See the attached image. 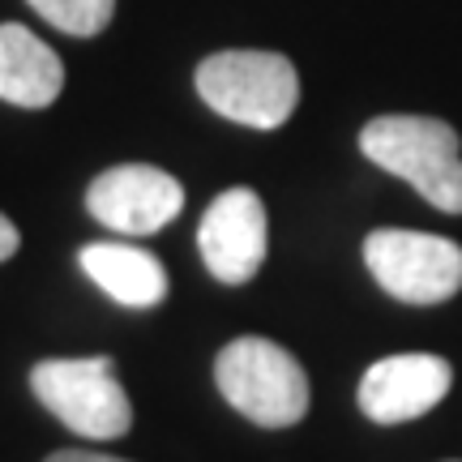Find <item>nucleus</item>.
Here are the masks:
<instances>
[{
	"label": "nucleus",
	"mask_w": 462,
	"mask_h": 462,
	"mask_svg": "<svg viewBox=\"0 0 462 462\" xmlns=\"http://www.w3.org/2000/svg\"><path fill=\"white\" fill-rule=\"evenodd\" d=\"M364 159H373L381 171L407 180L420 198L462 215V154L458 129L437 116H377L360 129Z\"/></svg>",
	"instance_id": "obj_1"
},
{
	"label": "nucleus",
	"mask_w": 462,
	"mask_h": 462,
	"mask_svg": "<svg viewBox=\"0 0 462 462\" xmlns=\"http://www.w3.org/2000/svg\"><path fill=\"white\" fill-rule=\"evenodd\" d=\"M198 95L245 129H279L300 103V73L282 51H215L198 65Z\"/></svg>",
	"instance_id": "obj_2"
},
{
	"label": "nucleus",
	"mask_w": 462,
	"mask_h": 462,
	"mask_svg": "<svg viewBox=\"0 0 462 462\" xmlns=\"http://www.w3.org/2000/svg\"><path fill=\"white\" fill-rule=\"evenodd\" d=\"M215 381L236 411L262 429H291L309 411V377L287 346L270 338H236L218 351Z\"/></svg>",
	"instance_id": "obj_3"
},
{
	"label": "nucleus",
	"mask_w": 462,
	"mask_h": 462,
	"mask_svg": "<svg viewBox=\"0 0 462 462\" xmlns=\"http://www.w3.org/2000/svg\"><path fill=\"white\" fill-rule=\"evenodd\" d=\"M31 390L69 432L86 441H116L133 429V402L107 356L34 364Z\"/></svg>",
	"instance_id": "obj_4"
},
{
	"label": "nucleus",
	"mask_w": 462,
	"mask_h": 462,
	"mask_svg": "<svg viewBox=\"0 0 462 462\" xmlns=\"http://www.w3.org/2000/svg\"><path fill=\"white\" fill-rule=\"evenodd\" d=\"M364 262L402 304H446L462 291V248L449 236H429V231H402L381 227L364 240Z\"/></svg>",
	"instance_id": "obj_5"
},
{
	"label": "nucleus",
	"mask_w": 462,
	"mask_h": 462,
	"mask_svg": "<svg viewBox=\"0 0 462 462\" xmlns=\"http://www.w3.org/2000/svg\"><path fill=\"white\" fill-rule=\"evenodd\" d=\"M86 206L103 227L120 236H154L184 210V184L163 167L120 163L90 180Z\"/></svg>",
	"instance_id": "obj_6"
},
{
	"label": "nucleus",
	"mask_w": 462,
	"mask_h": 462,
	"mask_svg": "<svg viewBox=\"0 0 462 462\" xmlns=\"http://www.w3.org/2000/svg\"><path fill=\"white\" fill-rule=\"evenodd\" d=\"M265 206L253 189H227L210 201V210L201 215L198 248L206 270L227 287L248 282L265 262Z\"/></svg>",
	"instance_id": "obj_7"
},
{
	"label": "nucleus",
	"mask_w": 462,
	"mask_h": 462,
	"mask_svg": "<svg viewBox=\"0 0 462 462\" xmlns=\"http://www.w3.org/2000/svg\"><path fill=\"white\" fill-rule=\"evenodd\" d=\"M454 385V368L441 356L429 351H407V356H385L360 381V411L377 424H407L429 415Z\"/></svg>",
	"instance_id": "obj_8"
},
{
	"label": "nucleus",
	"mask_w": 462,
	"mask_h": 462,
	"mask_svg": "<svg viewBox=\"0 0 462 462\" xmlns=\"http://www.w3.org/2000/svg\"><path fill=\"white\" fill-rule=\"evenodd\" d=\"M65 90L60 56L17 22L0 26V99L14 107H48Z\"/></svg>",
	"instance_id": "obj_9"
},
{
	"label": "nucleus",
	"mask_w": 462,
	"mask_h": 462,
	"mask_svg": "<svg viewBox=\"0 0 462 462\" xmlns=\"http://www.w3.org/2000/svg\"><path fill=\"white\" fill-rule=\"evenodd\" d=\"M78 262L90 274V282H99L103 291L125 309H154L167 296V270L159 257H150L146 248L86 245L78 253Z\"/></svg>",
	"instance_id": "obj_10"
},
{
	"label": "nucleus",
	"mask_w": 462,
	"mask_h": 462,
	"mask_svg": "<svg viewBox=\"0 0 462 462\" xmlns=\"http://www.w3.org/2000/svg\"><path fill=\"white\" fill-rule=\"evenodd\" d=\"M34 14L51 22L56 31L73 34V39H95L107 31L116 14V0H26Z\"/></svg>",
	"instance_id": "obj_11"
},
{
	"label": "nucleus",
	"mask_w": 462,
	"mask_h": 462,
	"mask_svg": "<svg viewBox=\"0 0 462 462\" xmlns=\"http://www.w3.org/2000/svg\"><path fill=\"white\" fill-rule=\"evenodd\" d=\"M48 462H125V458H112V454H90V449H56V454H48Z\"/></svg>",
	"instance_id": "obj_12"
},
{
	"label": "nucleus",
	"mask_w": 462,
	"mask_h": 462,
	"mask_svg": "<svg viewBox=\"0 0 462 462\" xmlns=\"http://www.w3.org/2000/svg\"><path fill=\"white\" fill-rule=\"evenodd\" d=\"M17 245H22V236H17V227L9 223V218L0 215V262H9L17 253Z\"/></svg>",
	"instance_id": "obj_13"
}]
</instances>
